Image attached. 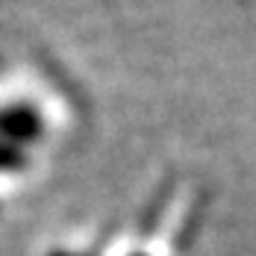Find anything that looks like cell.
I'll return each mask as SVG.
<instances>
[{
	"mask_svg": "<svg viewBox=\"0 0 256 256\" xmlns=\"http://www.w3.org/2000/svg\"><path fill=\"white\" fill-rule=\"evenodd\" d=\"M42 132V121L32 109L15 106V109H0V136H6L12 144L36 138Z\"/></svg>",
	"mask_w": 256,
	"mask_h": 256,
	"instance_id": "cell-1",
	"label": "cell"
},
{
	"mask_svg": "<svg viewBox=\"0 0 256 256\" xmlns=\"http://www.w3.org/2000/svg\"><path fill=\"white\" fill-rule=\"evenodd\" d=\"M24 165V154L12 142H0V171H18Z\"/></svg>",
	"mask_w": 256,
	"mask_h": 256,
	"instance_id": "cell-2",
	"label": "cell"
},
{
	"mask_svg": "<svg viewBox=\"0 0 256 256\" xmlns=\"http://www.w3.org/2000/svg\"><path fill=\"white\" fill-rule=\"evenodd\" d=\"M53 256H68V254H53Z\"/></svg>",
	"mask_w": 256,
	"mask_h": 256,
	"instance_id": "cell-3",
	"label": "cell"
},
{
	"mask_svg": "<svg viewBox=\"0 0 256 256\" xmlns=\"http://www.w3.org/2000/svg\"><path fill=\"white\" fill-rule=\"evenodd\" d=\"M136 256H142V254H136Z\"/></svg>",
	"mask_w": 256,
	"mask_h": 256,
	"instance_id": "cell-4",
	"label": "cell"
}]
</instances>
